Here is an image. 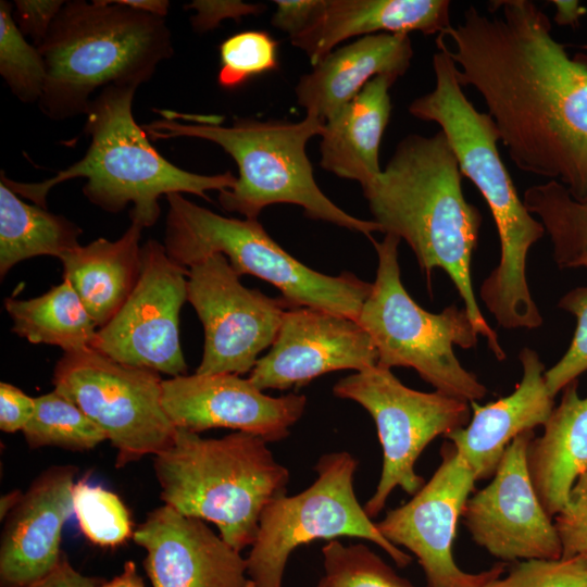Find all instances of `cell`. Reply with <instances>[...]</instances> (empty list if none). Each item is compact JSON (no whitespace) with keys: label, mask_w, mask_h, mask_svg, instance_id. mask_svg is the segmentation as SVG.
<instances>
[{"label":"cell","mask_w":587,"mask_h":587,"mask_svg":"<svg viewBox=\"0 0 587 587\" xmlns=\"http://www.w3.org/2000/svg\"><path fill=\"white\" fill-rule=\"evenodd\" d=\"M470 5L436 38L463 86L482 96L509 157L522 171L587 198V59L571 57L528 0Z\"/></svg>","instance_id":"cell-1"},{"label":"cell","mask_w":587,"mask_h":587,"mask_svg":"<svg viewBox=\"0 0 587 587\" xmlns=\"http://www.w3.org/2000/svg\"><path fill=\"white\" fill-rule=\"evenodd\" d=\"M463 174L445 134L409 135L372 182L362 187L382 233L404 239L430 285L434 270L454 284L477 333L495 357L505 352L474 296L471 261L478 243L482 215L467 202Z\"/></svg>","instance_id":"cell-2"},{"label":"cell","mask_w":587,"mask_h":587,"mask_svg":"<svg viewBox=\"0 0 587 587\" xmlns=\"http://www.w3.org/2000/svg\"><path fill=\"white\" fill-rule=\"evenodd\" d=\"M433 90L413 100L409 112L440 126L463 176L479 190L494 217L500 262L484 280L480 298L501 327L537 328L542 317L528 288L526 258L545 228L526 209L501 160L495 123L466 98L458 68L442 49L433 57Z\"/></svg>","instance_id":"cell-3"},{"label":"cell","mask_w":587,"mask_h":587,"mask_svg":"<svg viewBox=\"0 0 587 587\" xmlns=\"http://www.w3.org/2000/svg\"><path fill=\"white\" fill-rule=\"evenodd\" d=\"M137 86L110 85L91 100L84 133L90 137L85 155L70 167L40 183H21L1 171L0 180L18 196L47 209L48 192L58 184L86 178L83 193L98 208L118 213L129 203V217L143 227L159 218V198L170 193H192L210 200L207 191L235 186L229 171L202 175L185 171L166 160L151 145L133 115Z\"/></svg>","instance_id":"cell-4"},{"label":"cell","mask_w":587,"mask_h":587,"mask_svg":"<svg viewBox=\"0 0 587 587\" xmlns=\"http://www.w3.org/2000/svg\"><path fill=\"white\" fill-rule=\"evenodd\" d=\"M162 118L142 128L148 137L171 139L191 137L209 140L227 152L238 166L235 186L220 191L221 205L246 218L258 220L271 204L290 203L302 207L314 220L359 232L371 238L382 232L375 221L354 217L320 189L305 153L310 138L322 135L325 122L308 115L300 122L235 118L230 126H221L218 115L184 114L158 111Z\"/></svg>","instance_id":"cell-5"},{"label":"cell","mask_w":587,"mask_h":587,"mask_svg":"<svg viewBox=\"0 0 587 587\" xmlns=\"http://www.w3.org/2000/svg\"><path fill=\"white\" fill-rule=\"evenodd\" d=\"M38 50L47 70L38 103L61 121L86 114L98 88L148 82L173 43L162 16L117 0H75L64 3Z\"/></svg>","instance_id":"cell-6"},{"label":"cell","mask_w":587,"mask_h":587,"mask_svg":"<svg viewBox=\"0 0 587 587\" xmlns=\"http://www.w3.org/2000/svg\"><path fill=\"white\" fill-rule=\"evenodd\" d=\"M267 444L245 432L203 438L176 428L171 446L154 455L161 499L186 516L215 524L238 551L251 547L263 510L286 494L290 478Z\"/></svg>","instance_id":"cell-7"},{"label":"cell","mask_w":587,"mask_h":587,"mask_svg":"<svg viewBox=\"0 0 587 587\" xmlns=\"http://www.w3.org/2000/svg\"><path fill=\"white\" fill-rule=\"evenodd\" d=\"M164 247L178 265L189 268L213 253L225 255L239 275L275 286L290 307L321 309L358 321L372 284L352 273L329 276L302 264L265 232L258 220L226 217L188 200L166 196Z\"/></svg>","instance_id":"cell-8"},{"label":"cell","mask_w":587,"mask_h":587,"mask_svg":"<svg viewBox=\"0 0 587 587\" xmlns=\"http://www.w3.org/2000/svg\"><path fill=\"white\" fill-rule=\"evenodd\" d=\"M370 239L378 266L358 323L376 348L377 365L412 367L439 392L466 402L483 399L487 388L461 365L453 350L477 344L478 333L465 308L452 304L437 314L421 308L401 282V239L394 234H385L380 242Z\"/></svg>","instance_id":"cell-9"},{"label":"cell","mask_w":587,"mask_h":587,"mask_svg":"<svg viewBox=\"0 0 587 587\" xmlns=\"http://www.w3.org/2000/svg\"><path fill=\"white\" fill-rule=\"evenodd\" d=\"M358 460L347 451L323 454L315 480L303 491L279 495L263 510L247 560L253 587H283L290 554L314 540L355 537L374 542L399 566L412 558L387 540L366 514L354 491Z\"/></svg>","instance_id":"cell-10"},{"label":"cell","mask_w":587,"mask_h":587,"mask_svg":"<svg viewBox=\"0 0 587 587\" xmlns=\"http://www.w3.org/2000/svg\"><path fill=\"white\" fill-rule=\"evenodd\" d=\"M333 391L362 405L377 428L383 466L376 490L364 504L371 519L382 512L395 488L411 496L421 489L425 482L415 471L421 453L436 437L465 427L472 416L470 402L437 390L411 389L378 365L339 379Z\"/></svg>","instance_id":"cell-11"},{"label":"cell","mask_w":587,"mask_h":587,"mask_svg":"<svg viewBox=\"0 0 587 587\" xmlns=\"http://www.w3.org/2000/svg\"><path fill=\"white\" fill-rule=\"evenodd\" d=\"M158 372L121 363L93 348L64 352L57 362L54 390L71 399L116 449L122 467L173 442L176 427L162 407Z\"/></svg>","instance_id":"cell-12"},{"label":"cell","mask_w":587,"mask_h":587,"mask_svg":"<svg viewBox=\"0 0 587 587\" xmlns=\"http://www.w3.org/2000/svg\"><path fill=\"white\" fill-rule=\"evenodd\" d=\"M227 258L213 253L188 268L187 301L204 329L197 374H246L272 346L290 307L245 287Z\"/></svg>","instance_id":"cell-13"},{"label":"cell","mask_w":587,"mask_h":587,"mask_svg":"<svg viewBox=\"0 0 587 587\" xmlns=\"http://www.w3.org/2000/svg\"><path fill=\"white\" fill-rule=\"evenodd\" d=\"M440 457L429 480L376 525L387 540L416 557L427 587H484L504 574L507 567L502 562L479 573H467L454 561L457 525L476 478L452 441L442 444Z\"/></svg>","instance_id":"cell-14"},{"label":"cell","mask_w":587,"mask_h":587,"mask_svg":"<svg viewBox=\"0 0 587 587\" xmlns=\"http://www.w3.org/2000/svg\"><path fill=\"white\" fill-rule=\"evenodd\" d=\"M188 268L175 263L164 245L141 247L138 280L112 320L98 329L92 348L124 364L185 375L179 313L187 301Z\"/></svg>","instance_id":"cell-15"},{"label":"cell","mask_w":587,"mask_h":587,"mask_svg":"<svg viewBox=\"0 0 587 587\" xmlns=\"http://www.w3.org/2000/svg\"><path fill=\"white\" fill-rule=\"evenodd\" d=\"M534 430L507 447L490 483L466 500L462 517L476 545L502 562L555 560L562 548L527 470Z\"/></svg>","instance_id":"cell-16"},{"label":"cell","mask_w":587,"mask_h":587,"mask_svg":"<svg viewBox=\"0 0 587 587\" xmlns=\"http://www.w3.org/2000/svg\"><path fill=\"white\" fill-rule=\"evenodd\" d=\"M370 335L352 319L308 307L285 312L268 353L260 358L249 379L260 390L299 388L339 370L377 365Z\"/></svg>","instance_id":"cell-17"},{"label":"cell","mask_w":587,"mask_h":587,"mask_svg":"<svg viewBox=\"0 0 587 587\" xmlns=\"http://www.w3.org/2000/svg\"><path fill=\"white\" fill-rule=\"evenodd\" d=\"M161 400L176 428L197 434L210 428H232L267 442L286 438L307 404L303 395L272 397L249 378L232 373H195L163 379Z\"/></svg>","instance_id":"cell-18"},{"label":"cell","mask_w":587,"mask_h":587,"mask_svg":"<svg viewBox=\"0 0 587 587\" xmlns=\"http://www.w3.org/2000/svg\"><path fill=\"white\" fill-rule=\"evenodd\" d=\"M153 587H253L247 560L202 520L164 504L133 533Z\"/></svg>","instance_id":"cell-19"},{"label":"cell","mask_w":587,"mask_h":587,"mask_svg":"<svg viewBox=\"0 0 587 587\" xmlns=\"http://www.w3.org/2000/svg\"><path fill=\"white\" fill-rule=\"evenodd\" d=\"M77 467L46 469L5 517L0 542V587H30L58 564L64 524L73 513Z\"/></svg>","instance_id":"cell-20"},{"label":"cell","mask_w":587,"mask_h":587,"mask_svg":"<svg viewBox=\"0 0 587 587\" xmlns=\"http://www.w3.org/2000/svg\"><path fill=\"white\" fill-rule=\"evenodd\" d=\"M519 358L523 375L514 391L485 405L470 402L469 424L445 437L454 444L476 480L492 477L512 440L524 432L544 426L554 408L538 353L524 348Z\"/></svg>","instance_id":"cell-21"},{"label":"cell","mask_w":587,"mask_h":587,"mask_svg":"<svg viewBox=\"0 0 587 587\" xmlns=\"http://www.w3.org/2000/svg\"><path fill=\"white\" fill-rule=\"evenodd\" d=\"M448 0H323L291 43L317 64L346 39L375 34H442L452 26Z\"/></svg>","instance_id":"cell-22"},{"label":"cell","mask_w":587,"mask_h":587,"mask_svg":"<svg viewBox=\"0 0 587 587\" xmlns=\"http://www.w3.org/2000/svg\"><path fill=\"white\" fill-rule=\"evenodd\" d=\"M413 49L409 34H375L334 49L301 76L298 103L308 115L326 122L379 75L397 79L410 67Z\"/></svg>","instance_id":"cell-23"},{"label":"cell","mask_w":587,"mask_h":587,"mask_svg":"<svg viewBox=\"0 0 587 587\" xmlns=\"http://www.w3.org/2000/svg\"><path fill=\"white\" fill-rule=\"evenodd\" d=\"M396 80L390 75L374 77L325 122L320 145L325 171L361 187L379 175V147L391 113L389 89Z\"/></svg>","instance_id":"cell-24"},{"label":"cell","mask_w":587,"mask_h":587,"mask_svg":"<svg viewBox=\"0 0 587 587\" xmlns=\"http://www.w3.org/2000/svg\"><path fill=\"white\" fill-rule=\"evenodd\" d=\"M527 470L547 514L553 519L587 470V397L578 395V379L562 389L560 403L527 449Z\"/></svg>","instance_id":"cell-25"},{"label":"cell","mask_w":587,"mask_h":587,"mask_svg":"<svg viewBox=\"0 0 587 587\" xmlns=\"http://www.w3.org/2000/svg\"><path fill=\"white\" fill-rule=\"evenodd\" d=\"M142 228L132 221L118 239L98 238L60 258L63 279L70 282L99 329L118 312L136 286Z\"/></svg>","instance_id":"cell-26"},{"label":"cell","mask_w":587,"mask_h":587,"mask_svg":"<svg viewBox=\"0 0 587 587\" xmlns=\"http://www.w3.org/2000/svg\"><path fill=\"white\" fill-rule=\"evenodd\" d=\"M82 228L63 215L28 204L0 180V276L38 255L60 259L77 248Z\"/></svg>","instance_id":"cell-27"},{"label":"cell","mask_w":587,"mask_h":587,"mask_svg":"<svg viewBox=\"0 0 587 587\" xmlns=\"http://www.w3.org/2000/svg\"><path fill=\"white\" fill-rule=\"evenodd\" d=\"M12 332L32 344L60 347L64 352L92 348L98 326L68 280L32 299L7 298Z\"/></svg>","instance_id":"cell-28"},{"label":"cell","mask_w":587,"mask_h":587,"mask_svg":"<svg viewBox=\"0 0 587 587\" xmlns=\"http://www.w3.org/2000/svg\"><path fill=\"white\" fill-rule=\"evenodd\" d=\"M526 209L540 218L553 246L560 268L585 267L587 263V198L577 200L557 180L528 187Z\"/></svg>","instance_id":"cell-29"},{"label":"cell","mask_w":587,"mask_h":587,"mask_svg":"<svg viewBox=\"0 0 587 587\" xmlns=\"http://www.w3.org/2000/svg\"><path fill=\"white\" fill-rule=\"evenodd\" d=\"M35 404L34 415L22 430L30 448L52 446L86 451L107 440L103 430L57 390L36 397Z\"/></svg>","instance_id":"cell-30"},{"label":"cell","mask_w":587,"mask_h":587,"mask_svg":"<svg viewBox=\"0 0 587 587\" xmlns=\"http://www.w3.org/2000/svg\"><path fill=\"white\" fill-rule=\"evenodd\" d=\"M322 555L324 573L316 587H416L363 544L329 540Z\"/></svg>","instance_id":"cell-31"},{"label":"cell","mask_w":587,"mask_h":587,"mask_svg":"<svg viewBox=\"0 0 587 587\" xmlns=\"http://www.w3.org/2000/svg\"><path fill=\"white\" fill-rule=\"evenodd\" d=\"M0 74L22 102H39L47 78L46 63L38 48L21 33L12 4L5 0L0 1Z\"/></svg>","instance_id":"cell-32"},{"label":"cell","mask_w":587,"mask_h":587,"mask_svg":"<svg viewBox=\"0 0 587 587\" xmlns=\"http://www.w3.org/2000/svg\"><path fill=\"white\" fill-rule=\"evenodd\" d=\"M73 513L80 532L95 545L115 547L133 536L129 512L114 492L86 479L75 482Z\"/></svg>","instance_id":"cell-33"},{"label":"cell","mask_w":587,"mask_h":587,"mask_svg":"<svg viewBox=\"0 0 587 587\" xmlns=\"http://www.w3.org/2000/svg\"><path fill=\"white\" fill-rule=\"evenodd\" d=\"M217 83L236 89L249 79L278 67V42L264 30H245L220 45Z\"/></svg>","instance_id":"cell-34"},{"label":"cell","mask_w":587,"mask_h":587,"mask_svg":"<svg viewBox=\"0 0 587 587\" xmlns=\"http://www.w3.org/2000/svg\"><path fill=\"white\" fill-rule=\"evenodd\" d=\"M484 587H587V560L575 557L516 561Z\"/></svg>","instance_id":"cell-35"},{"label":"cell","mask_w":587,"mask_h":587,"mask_svg":"<svg viewBox=\"0 0 587 587\" xmlns=\"http://www.w3.org/2000/svg\"><path fill=\"white\" fill-rule=\"evenodd\" d=\"M558 307L575 315L577 326L566 352L552 367L545 371L546 386L553 398L567 384L587 372V287L570 290L560 299Z\"/></svg>","instance_id":"cell-36"},{"label":"cell","mask_w":587,"mask_h":587,"mask_svg":"<svg viewBox=\"0 0 587 587\" xmlns=\"http://www.w3.org/2000/svg\"><path fill=\"white\" fill-rule=\"evenodd\" d=\"M553 524L561 542V558L587 560V470L576 479Z\"/></svg>","instance_id":"cell-37"},{"label":"cell","mask_w":587,"mask_h":587,"mask_svg":"<svg viewBox=\"0 0 587 587\" xmlns=\"http://www.w3.org/2000/svg\"><path fill=\"white\" fill-rule=\"evenodd\" d=\"M64 3L62 0H16L13 16L21 33L30 36L38 48Z\"/></svg>","instance_id":"cell-38"},{"label":"cell","mask_w":587,"mask_h":587,"mask_svg":"<svg viewBox=\"0 0 587 587\" xmlns=\"http://www.w3.org/2000/svg\"><path fill=\"white\" fill-rule=\"evenodd\" d=\"M185 9L195 10L190 17L192 27L203 33L215 28L225 18L239 21L246 15L260 14L265 8L234 0H196L185 5Z\"/></svg>","instance_id":"cell-39"},{"label":"cell","mask_w":587,"mask_h":587,"mask_svg":"<svg viewBox=\"0 0 587 587\" xmlns=\"http://www.w3.org/2000/svg\"><path fill=\"white\" fill-rule=\"evenodd\" d=\"M35 398L9 383L0 384V428L4 433L23 430L35 412Z\"/></svg>","instance_id":"cell-40"},{"label":"cell","mask_w":587,"mask_h":587,"mask_svg":"<svg viewBox=\"0 0 587 587\" xmlns=\"http://www.w3.org/2000/svg\"><path fill=\"white\" fill-rule=\"evenodd\" d=\"M271 23L289 38L302 32L315 16L323 0H276Z\"/></svg>","instance_id":"cell-41"},{"label":"cell","mask_w":587,"mask_h":587,"mask_svg":"<svg viewBox=\"0 0 587 587\" xmlns=\"http://www.w3.org/2000/svg\"><path fill=\"white\" fill-rule=\"evenodd\" d=\"M101 579L85 576L76 571L62 553L55 567L30 587H95Z\"/></svg>","instance_id":"cell-42"},{"label":"cell","mask_w":587,"mask_h":587,"mask_svg":"<svg viewBox=\"0 0 587 587\" xmlns=\"http://www.w3.org/2000/svg\"><path fill=\"white\" fill-rule=\"evenodd\" d=\"M554 8V21L562 26H575L580 17L586 14L587 9L576 0H552L549 1Z\"/></svg>","instance_id":"cell-43"},{"label":"cell","mask_w":587,"mask_h":587,"mask_svg":"<svg viewBox=\"0 0 587 587\" xmlns=\"http://www.w3.org/2000/svg\"><path fill=\"white\" fill-rule=\"evenodd\" d=\"M95 587H145V584L141 576L138 574L136 564L132 561H127L120 575L107 583L101 582Z\"/></svg>","instance_id":"cell-44"},{"label":"cell","mask_w":587,"mask_h":587,"mask_svg":"<svg viewBox=\"0 0 587 587\" xmlns=\"http://www.w3.org/2000/svg\"><path fill=\"white\" fill-rule=\"evenodd\" d=\"M132 9L165 17L170 2L166 0H117Z\"/></svg>","instance_id":"cell-45"},{"label":"cell","mask_w":587,"mask_h":587,"mask_svg":"<svg viewBox=\"0 0 587 587\" xmlns=\"http://www.w3.org/2000/svg\"><path fill=\"white\" fill-rule=\"evenodd\" d=\"M23 494L18 490H13L3 495L0 499V517H7L8 514L15 508L21 500Z\"/></svg>","instance_id":"cell-46"}]
</instances>
